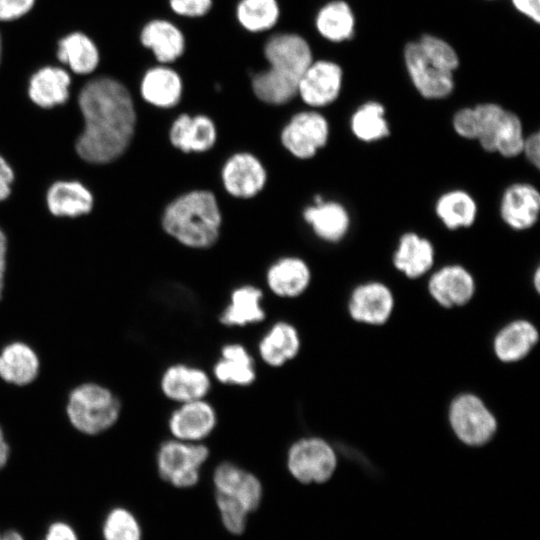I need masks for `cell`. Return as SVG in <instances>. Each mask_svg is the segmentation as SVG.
Instances as JSON below:
<instances>
[{"label": "cell", "mask_w": 540, "mask_h": 540, "mask_svg": "<svg viewBox=\"0 0 540 540\" xmlns=\"http://www.w3.org/2000/svg\"><path fill=\"white\" fill-rule=\"evenodd\" d=\"M79 105L85 128L77 140L79 156L91 163H109L129 146L134 134L136 113L127 88L117 80L99 78L87 83Z\"/></svg>", "instance_id": "cell-1"}, {"label": "cell", "mask_w": 540, "mask_h": 540, "mask_svg": "<svg viewBox=\"0 0 540 540\" xmlns=\"http://www.w3.org/2000/svg\"><path fill=\"white\" fill-rule=\"evenodd\" d=\"M264 56L269 67L252 77L253 93L266 104H286L297 95L300 79L313 61L311 48L298 34L279 33L266 41Z\"/></svg>", "instance_id": "cell-2"}, {"label": "cell", "mask_w": 540, "mask_h": 540, "mask_svg": "<svg viewBox=\"0 0 540 540\" xmlns=\"http://www.w3.org/2000/svg\"><path fill=\"white\" fill-rule=\"evenodd\" d=\"M161 224L180 244L205 249L219 238L222 214L214 193L197 189L173 199L164 209Z\"/></svg>", "instance_id": "cell-3"}, {"label": "cell", "mask_w": 540, "mask_h": 540, "mask_svg": "<svg viewBox=\"0 0 540 540\" xmlns=\"http://www.w3.org/2000/svg\"><path fill=\"white\" fill-rule=\"evenodd\" d=\"M405 62L417 91L426 99H443L454 88L453 71L458 66L454 49L444 40L423 36L405 48Z\"/></svg>", "instance_id": "cell-4"}, {"label": "cell", "mask_w": 540, "mask_h": 540, "mask_svg": "<svg viewBox=\"0 0 540 540\" xmlns=\"http://www.w3.org/2000/svg\"><path fill=\"white\" fill-rule=\"evenodd\" d=\"M121 404L108 388L96 383L75 387L68 396L67 416L72 426L87 435L112 427L119 418Z\"/></svg>", "instance_id": "cell-5"}, {"label": "cell", "mask_w": 540, "mask_h": 540, "mask_svg": "<svg viewBox=\"0 0 540 540\" xmlns=\"http://www.w3.org/2000/svg\"><path fill=\"white\" fill-rule=\"evenodd\" d=\"M448 422L455 437L469 447H482L495 437L498 422L486 403L474 393L455 396L448 407Z\"/></svg>", "instance_id": "cell-6"}, {"label": "cell", "mask_w": 540, "mask_h": 540, "mask_svg": "<svg viewBox=\"0 0 540 540\" xmlns=\"http://www.w3.org/2000/svg\"><path fill=\"white\" fill-rule=\"evenodd\" d=\"M209 448L201 442L169 439L156 453L160 478L176 488H190L200 479V471L209 458Z\"/></svg>", "instance_id": "cell-7"}, {"label": "cell", "mask_w": 540, "mask_h": 540, "mask_svg": "<svg viewBox=\"0 0 540 540\" xmlns=\"http://www.w3.org/2000/svg\"><path fill=\"white\" fill-rule=\"evenodd\" d=\"M286 465L291 476L302 484H323L334 475L338 458L335 449L317 436L301 437L287 450Z\"/></svg>", "instance_id": "cell-8"}, {"label": "cell", "mask_w": 540, "mask_h": 540, "mask_svg": "<svg viewBox=\"0 0 540 540\" xmlns=\"http://www.w3.org/2000/svg\"><path fill=\"white\" fill-rule=\"evenodd\" d=\"M215 502H224L243 508L249 514L260 506L263 488L259 478L241 466L224 461L212 475Z\"/></svg>", "instance_id": "cell-9"}, {"label": "cell", "mask_w": 540, "mask_h": 540, "mask_svg": "<svg viewBox=\"0 0 540 540\" xmlns=\"http://www.w3.org/2000/svg\"><path fill=\"white\" fill-rule=\"evenodd\" d=\"M329 136L330 126L324 115L315 110H307L290 118L281 130L280 140L295 158L308 160L326 146Z\"/></svg>", "instance_id": "cell-10"}, {"label": "cell", "mask_w": 540, "mask_h": 540, "mask_svg": "<svg viewBox=\"0 0 540 540\" xmlns=\"http://www.w3.org/2000/svg\"><path fill=\"white\" fill-rule=\"evenodd\" d=\"M394 307L395 298L390 287L375 280L355 286L347 303L350 318L369 326L386 324L393 314Z\"/></svg>", "instance_id": "cell-11"}, {"label": "cell", "mask_w": 540, "mask_h": 540, "mask_svg": "<svg viewBox=\"0 0 540 540\" xmlns=\"http://www.w3.org/2000/svg\"><path fill=\"white\" fill-rule=\"evenodd\" d=\"M431 298L442 308L467 305L476 292L473 274L463 265L450 263L435 270L427 283Z\"/></svg>", "instance_id": "cell-12"}, {"label": "cell", "mask_w": 540, "mask_h": 540, "mask_svg": "<svg viewBox=\"0 0 540 540\" xmlns=\"http://www.w3.org/2000/svg\"><path fill=\"white\" fill-rule=\"evenodd\" d=\"M221 181L225 191L232 197L250 199L264 189L267 171L254 154L237 152L223 164Z\"/></svg>", "instance_id": "cell-13"}, {"label": "cell", "mask_w": 540, "mask_h": 540, "mask_svg": "<svg viewBox=\"0 0 540 540\" xmlns=\"http://www.w3.org/2000/svg\"><path fill=\"white\" fill-rule=\"evenodd\" d=\"M499 215L503 223L514 231L531 229L540 215L539 190L524 181L508 185L500 198Z\"/></svg>", "instance_id": "cell-14"}, {"label": "cell", "mask_w": 540, "mask_h": 540, "mask_svg": "<svg viewBox=\"0 0 540 540\" xmlns=\"http://www.w3.org/2000/svg\"><path fill=\"white\" fill-rule=\"evenodd\" d=\"M341 86L342 70L337 64L326 60L312 61L300 79L297 95L306 105L321 108L338 98Z\"/></svg>", "instance_id": "cell-15"}, {"label": "cell", "mask_w": 540, "mask_h": 540, "mask_svg": "<svg viewBox=\"0 0 540 540\" xmlns=\"http://www.w3.org/2000/svg\"><path fill=\"white\" fill-rule=\"evenodd\" d=\"M216 425V410L205 399L179 404L168 418V429L173 438L187 442H201Z\"/></svg>", "instance_id": "cell-16"}, {"label": "cell", "mask_w": 540, "mask_h": 540, "mask_svg": "<svg viewBox=\"0 0 540 540\" xmlns=\"http://www.w3.org/2000/svg\"><path fill=\"white\" fill-rule=\"evenodd\" d=\"M166 398L179 404L205 399L211 390V379L203 369L184 363L168 366L160 379Z\"/></svg>", "instance_id": "cell-17"}, {"label": "cell", "mask_w": 540, "mask_h": 540, "mask_svg": "<svg viewBox=\"0 0 540 540\" xmlns=\"http://www.w3.org/2000/svg\"><path fill=\"white\" fill-rule=\"evenodd\" d=\"M303 219L322 241L337 243L343 240L351 227V216L340 202L325 200L316 195L313 204L303 211Z\"/></svg>", "instance_id": "cell-18"}, {"label": "cell", "mask_w": 540, "mask_h": 540, "mask_svg": "<svg viewBox=\"0 0 540 540\" xmlns=\"http://www.w3.org/2000/svg\"><path fill=\"white\" fill-rule=\"evenodd\" d=\"M168 137L171 145L181 152L203 153L215 145L217 128L207 115L183 113L173 121Z\"/></svg>", "instance_id": "cell-19"}, {"label": "cell", "mask_w": 540, "mask_h": 540, "mask_svg": "<svg viewBox=\"0 0 540 540\" xmlns=\"http://www.w3.org/2000/svg\"><path fill=\"white\" fill-rule=\"evenodd\" d=\"M435 255V247L428 238L408 231L398 239L392 264L406 278L418 279L432 270Z\"/></svg>", "instance_id": "cell-20"}, {"label": "cell", "mask_w": 540, "mask_h": 540, "mask_svg": "<svg viewBox=\"0 0 540 540\" xmlns=\"http://www.w3.org/2000/svg\"><path fill=\"white\" fill-rule=\"evenodd\" d=\"M538 341V329L531 321L515 319L495 334L493 352L503 363H516L526 358Z\"/></svg>", "instance_id": "cell-21"}, {"label": "cell", "mask_w": 540, "mask_h": 540, "mask_svg": "<svg viewBox=\"0 0 540 540\" xmlns=\"http://www.w3.org/2000/svg\"><path fill=\"white\" fill-rule=\"evenodd\" d=\"M311 282V270L300 257L287 256L275 261L266 272V283L270 291L282 298L302 295Z\"/></svg>", "instance_id": "cell-22"}, {"label": "cell", "mask_w": 540, "mask_h": 540, "mask_svg": "<svg viewBox=\"0 0 540 540\" xmlns=\"http://www.w3.org/2000/svg\"><path fill=\"white\" fill-rule=\"evenodd\" d=\"M301 339L296 327L284 320L270 326L258 343L261 360L270 367H281L299 353Z\"/></svg>", "instance_id": "cell-23"}, {"label": "cell", "mask_w": 540, "mask_h": 540, "mask_svg": "<svg viewBox=\"0 0 540 540\" xmlns=\"http://www.w3.org/2000/svg\"><path fill=\"white\" fill-rule=\"evenodd\" d=\"M213 375L222 384L242 387L253 384L257 376L253 357L244 345L236 342L221 347Z\"/></svg>", "instance_id": "cell-24"}, {"label": "cell", "mask_w": 540, "mask_h": 540, "mask_svg": "<svg viewBox=\"0 0 540 540\" xmlns=\"http://www.w3.org/2000/svg\"><path fill=\"white\" fill-rule=\"evenodd\" d=\"M140 89L146 102L158 108L169 109L180 102L183 82L176 70L160 65L145 73Z\"/></svg>", "instance_id": "cell-25"}, {"label": "cell", "mask_w": 540, "mask_h": 540, "mask_svg": "<svg viewBox=\"0 0 540 540\" xmlns=\"http://www.w3.org/2000/svg\"><path fill=\"white\" fill-rule=\"evenodd\" d=\"M140 40L162 64L175 61L185 50V37L182 31L165 19L148 22L141 31Z\"/></svg>", "instance_id": "cell-26"}, {"label": "cell", "mask_w": 540, "mask_h": 540, "mask_svg": "<svg viewBox=\"0 0 540 540\" xmlns=\"http://www.w3.org/2000/svg\"><path fill=\"white\" fill-rule=\"evenodd\" d=\"M263 296L262 290L254 285L235 288L219 317L220 323L227 327H245L262 322L266 317L262 307Z\"/></svg>", "instance_id": "cell-27"}, {"label": "cell", "mask_w": 540, "mask_h": 540, "mask_svg": "<svg viewBox=\"0 0 540 540\" xmlns=\"http://www.w3.org/2000/svg\"><path fill=\"white\" fill-rule=\"evenodd\" d=\"M436 217L451 231L471 227L478 216V204L466 190L451 189L443 192L435 201Z\"/></svg>", "instance_id": "cell-28"}, {"label": "cell", "mask_w": 540, "mask_h": 540, "mask_svg": "<svg viewBox=\"0 0 540 540\" xmlns=\"http://www.w3.org/2000/svg\"><path fill=\"white\" fill-rule=\"evenodd\" d=\"M39 358L26 343L16 341L0 351V378L17 386L30 384L39 372Z\"/></svg>", "instance_id": "cell-29"}, {"label": "cell", "mask_w": 540, "mask_h": 540, "mask_svg": "<svg viewBox=\"0 0 540 540\" xmlns=\"http://www.w3.org/2000/svg\"><path fill=\"white\" fill-rule=\"evenodd\" d=\"M47 204L56 216L75 217L91 210L93 197L79 182L60 181L48 190Z\"/></svg>", "instance_id": "cell-30"}, {"label": "cell", "mask_w": 540, "mask_h": 540, "mask_svg": "<svg viewBox=\"0 0 540 540\" xmlns=\"http://www.w3.org/2000/svg\"><path fill=\"white\" fill-rule=\"evenodd\" d=\"M69 84L70 77L66 71L55 67H45L31 78L29 95L37 105L50 108L67 100Z\"/></svg>", "instance_id": "cell-31"}, {"label": "cell", "mask_w": 540, "mask_h": 540, "mask_svg": "<svg viewBox=\"0 0 540 540\" xmlns=\"http://www.w3.org/2000/svg\"><path fill=\"white\" fill-rule=\"evenodd\" d=\"M349 126L353 136L363 143L379 142L390 135L385 108L376 101L360 105L351 115Z\"/></svg>", "instance_id": "cell-32"}, {"label": "cell", "mask_w": 540, "mask_h": 540, "mask_svg": "<svg viewBox=\"0 0 540 540\" xmlns=\"http://www.w3.org/2000/svg\"><path fill=\"white\" fill-rule=\"evenodd\" d=\"M58 59L67 63L79 74L92 72L99 61V54L94 43L84 34L76 32L59 42Z\"/></svg>", "instance_id": "cell-33"}, {"label": "cell", "mask_w": 540, "mask_h": 540, "mask_svg": "<svg viewBox=\"0 0 540 540\" xmlns=\"http://www.w3.org/2000/svg\"><path fill=\"white\" fill-rule=\"evenodd\" d=\"M316 28L330 41L349 39L354 32V17L348 4L334 1L322 7L316 17Z\"/></svg>", "instance_id": "cell-34"}, {"label": "cell", "mask_w": 540, "mask_h": 540, "mask_svg": "<svg viewBox=\"0 0 540 540\" xmlns=\"http://www.w3.org/2000/svg\"><path fill=\"white\" fill-rule=\"evenodd\" d=\"M279 15L277 0H240L236 7L239 24L253 33L271 29L277 23Z\"/></svg>", "instance_id": "cell-35"}, {"label": "cell", "mask_w": 540, "mask_h": 540, "mask_svg": "<svg viewBox=\"0 0 540 540\" xmlns=\"http://www.w3.org/2000/svg\"><path fill=\"white\" fill-rule=\"evenodd\" d=\"M524 128L519 116L506 110L494 138L493 153L511 159L521 155L525 139Z\"/></svg>", "instance_id": "cell-36"}, {"label": "cell", "mask_w": 540, "mask_h": 540, "mask_svg": "<svg viewBox=\"0 0 540 540\" xmlns=\"http://www.w3.org/2000/svg\"><path fill=\"white\" fill-rule=\"evenodd\" d=\"M473 109L477 129L475 141L484 151L493 153L494 138L506 109L495 103L479 104Z\"/></svg>", "instance_id": "cell-37"}, {"label": "cell", "mask_w": 540, "mask_h": 540, "mask_svg": "<svg viewBox=\"0 0 540 540\" xmlns=\"http://www.w3.org/2000/svg\"><path fill=\"white\" fill-rule=\"evenodd\" d=\"M104 540H141L140 524L125 508L111 510L103 525Z\"/></svg>", "instance_id": "cell-38"}, {"label": "cell", "mask_w": 540, "mask_h": 540, "mask_svg": "<svg viewBox=\"0 0 540 540\" xmlns=\"http://www.w3.org/2000/svg\"><path fill=\"white\" fill-rule=\"evenodd\" d=\"M454 132L466 140H476L477 129L473 107L458 110L452 118Z\"/></svg>", "instance_id": "cell-39"}, {"label": "cell", "mask_w": 540, "mask_h": 540, "mask_svg": "<svg viewBox=\"0 0 540 540\" xmlns=\"http://www.w3.org/2000/svg\"><path fill=\"white\" fill-rule=\"evenodd\" d=\"M172 11L184 17L204 16L212 7V0H169Z\"/></svg>", "instance_id": "cell-40"}, {"label": "cell", "mask_w": 540, "mask_h": 540, "mask_svg": "<svg viewBox=\"0 0 540 540\" xmlns=\"http://www.w3.org/2000/svg\"><path fill=\"white\" fill-rule=\"evenodd\" d=\"M35 0H0V21H9L26 14Z\"/></svg>", "instance_id": "cell-41"}, {"label": "cell", "mask_w": 540, "mask_h": 540, "mask_svg": "<svg viewBox=\"0 0 540 540\" xmlns=\"http://www.w3.org/2000/svg\"><path fill=\"white\" fill-rule=\"evenodd\" d=\"M525 159L535 168L540 165V133L535 131L525 136L522 153Z\"/></svg>", "instance_id": "cell-42"}, {"label": "cell", "mask_w": 540, "mask_h": 540, "mask_svg": "<svg viewBox=\"0 0 540 540\" xmlns=\"http://www.w3.org/2000/svg\"><path fill=\"white\" fill-rule=\"evenodd\" d=\"M44 540H78L73 528L64 522H55L49 528Z\"/></svg>", "instance_id": "cell-43"}, {"label": "cell", "mask_w": 540, "mask_h": 540, "mask_svg": "<svg viewBox=\"0 0 540 540\" xmlns=\"http://www.w3.org/2000/svg\"><path fill=\"white\" fill-rule=\"evenodd\" d=\"M515 8L536 23L540 22V0H512Z\"/></svg>", "instance_id": "cell-44"}, {"label": "cell", "mask_w": 540, "mask_h": 540, "mask_svg": "<svg viewBox=\"0 0 540 540\" xmlns=\"http://www.w3.org/2000/svg\"><path fill=\"white\" fill-rule=\"evenodd\" d=\"M14 178L13 171L8 163L0 156V201L10 194V184Z\"/></svg>", "instance_id": "cell-45"}, {"label": "cell", "mask_w": 540, "mask_h": 540, "mask_svg": "<svg viewBox=\"0 0 540 540\" xmlns=\"http://www.w3.org/2000/svg\"><path fill=\"white\" fill-rule=\"evenodd\" d=\"M10 455V447L6 441L4 432L0 427V470L5 466Z\"/></svg>", "instance_id": "cell-46"}, {"label": "cell", "mask_w": 540, "mask_h": 540, "mask_svg": "<svg viewBox=\"0 0 540 540\" xmlns=\"http://www.w3.org/2000/svg\"><path fill=\"white\" fill-rule=\"evenodd\" d=\"M6 238L0 230V273L5 272Z\"/></svg>", "instance_id": "cell-47"}, {"label": "cell", "mask_w": 540, "mask_h": 540, "mask_svg": "<svg viewBox=\"0 0 540 540\" xmlns=\"http://www.w3.org/2000/svg\"><path fill=\"white\" fill-rule=\"evenodd\" d=\"M2 540H24V538L20 533L11 530L2 535Z\"/></svg>", "instance_id": "cell-48"}, {"label": "cell", "mask_w": 540, "mask_h": 540, "mask_svg": "<svg viewBox=\"0 0 540 540\" xmlns=\"http://www.w3.org/2000/svg\"><path fill=\"white\" fill-rule=\"evenodd\" d=\"M532 282H533V286H534V289L539 293V289H540V269L537 267L534 271V274L532 276Z\"/></svg>", "instance_id": "cell-49"}, {"label": "cell", "mask_w": 540, "mask_h": 540, "mask_svg": "<svg viewBox=\"0 0 540 540\" xmlns=\"http://www.w3.org/2000/svg\"><path fill=\"white\" fill-rule=\"evenodd\" d=\"M3 286H4V274L0 273V298L2 296Z\"/></svg>", "instance_id": "cell-50"}, {"label": "cell", "mask_w": 540, "mask_h": 540, "mask_svg": "<svg viewBox=\"0 0 540 540\" xmlns=\"http://www.w3.org/2000/svg\"><path fill=\"white\" fill-rule=\"evenodd\" d=\"M0 56H1V38H0Z\"/></svg>", "instance_id": "cell-51"}, {"label": "cell", "mask_w": 540, "mask_h": 540, "mask_svg": "<svg viewBox=\"0 0 540 540\" xmlns=\"http://www.w3.org/2000/svg\"><path fill=\"white\" fill-rule=\"evenodd\" d=\"M0 540H2V535L0 534Z\"/></svg>", "instance_id": "cell-52"}]
</instances>
